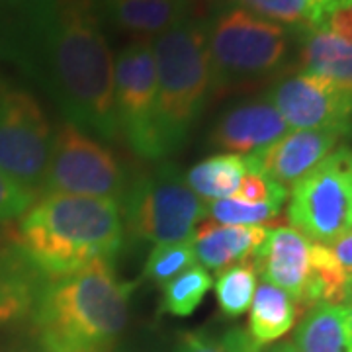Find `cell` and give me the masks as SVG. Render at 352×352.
<instances>
[{
    "label": "cell",
    "instance_id": "1",
    "mask_svg": "<svg viewBox=\"0 0 352 352\" xmlns=\"http://www.w3.org/2000/svg\"><path fill=\"white\" fill-rule=\"evenodd\" d=\"M12 51L69 124L113 141V57L98 0H18Z\"/></svg>",
    "mask_w": 352,
    "mask_h": 352
},
{
    "label": "cell",
    "instance_id": "2",
    "mask_svg": "<svg viewBox=\"0 0 352 352\" xmlns=\"http://www.w3.org/2000/svg\"><path fill=\"white\" fill-rule=\"evenodd\" d=\"M124 237L118 200L47 194L22 215L14 245L50 282L100 261L112 263Z\"/></svg>",
    "mask_w": 352,
    "mask_h": 352
},
{
    "label": "cell",
    "instance_id": "3",
    "mask_svg": "<svg viewBox=\"0 0 352 352\" xmlns=\"http://www.w3.org/2000/svg\"><path fill=\"white\" fill-rule=\"evenodd\" d=\"M133 289L108 261L45 282L32 309L39 344L45 352L112 351L126 331Z\"/></svg>",
    "mask_w": 352,
    "mask_h": 352
},
{
    "label": "cell",
    "instance_id": "4",
    "mask_svg": "<svg viewBox=\"0 0 352 352\" xmlns=\"http://www.w3.org/2000/svg\"><path fill=\"white\" fill-rule=\"evenodd\" d=\"M157 67V135L164 157L184 145L214 94L206 22L194 16L151 39Z\"/></svg>",
    "mask_w": 352,
    "mask_h": 352
},
{
    "label": "cell",
    "instance_id": "5",
    "mask_svg": "<svg viewBox=\"0 0 352 352\" xmlns=\"http://www.w3.org/2000/svg\"><path fill=\"white\" fill-rule=\"evenodd\" d=\"M214 94L256 85L278 73L292 50L289 30L249 10L223 4L206 22Z\"/></svg>",
    "mask_w": 352,
    "mask_h": 352
},
{
    "label": "cell",
    "instance_id": "6",
    "mask_svg": "<svg viewBox=\"0 0 352 352\" xmlns=\"http://www.w3.org/2000/svg\"><path fill=\"white\" fill-rule=\"evenodd\" d=\"M120 204L129 235L155 245L192 241L210 215V204L190 190L184 175L170 163L133 180Z\"/></svg>",
    "mask_w": 352,
    "mask_h": 352
},
{
    "label": "cell",
    "instance_id": "7",
    "mask_svg": "<svg viewBox=\"0 0 352 352\" xmlns=\"http://www.w3.org/2000/svg\"><path fill=\"white\" fill-rule=\"evenodd\" d=\"M288 219L305 239L333 245L352 231V149L340 145L289 192Z\"/></svg>",
    "mask_w": 352,
    "mask_h": 352
},
{
    "label": "cell",
    "instance_id": "8",
    "mask_svg": "<svg viewBox=\"0 0 352 352\" xmlns=\"http://www.w3.org/2000/svg\"><path fill=\"white\" fill-rule=\"evenodd\" d=\"M51 143L50 122L38 100L0 85V170L34 198L45 182Z\"/></svg>",
    "mask_w": 352,
    "mask_h": 352
},
{
    "label": "cell",
    "instance_id": "9",
    "mask_svg": "<svg viewBox=\"0 0 352 352\" xmlns=\"http://www.w3.org/2000/svg\"><path fill=\"white\" fill-rule=\"evenodd\" d=\"M126 173L113 153L87 131L65 122L53 135L41 196L71 194L122 200Z\"/></svg>",
    "mask_w": 352,
    "mask_h": 352
},
{
    "label": "cell",
    "instance_id": "10",
    "mask_svg": "<svg viewBox=\"0 0 352 352\" xmlns=\"http://www.w3.org/2000/svg\"><path fill=\"white\" fill-rule=\"evenodd\" d=\"M157 67L151 39H135L113 63V110L120 135L141 159L161 161L157 135Z\"/></svg>",
    "mask_w": 352,
    "mask_h": 352
},
{
    "label": "cell",
    "instance_id": "11",
    "mask_svg": "<svg viewBox=\"0 0 352 352\" xmlns=\"http://www.w3.org/2000/svg\"><path fill=\"white\" fill-rule=\"evenodd\" d=\"M289 129H327L346 135L352 127V92L327 78L298 73L278 80L264 96Z\"/></svg>",
    "mask_w": 352,
    "mask_h": 352
},
{
    "label": "cell",
    "instance_id": "12",
    "mask_svg": "<svg viewBox=\"0 0 352 352\" xmlns=\"http://www.w3.org/2000/svg\"><path fill=\"white\" fill-rule=\"evenodd\" d=\"M340 138V133L327 129H289L270 147L245 155V163L247 168L258 170L288 188L321 163Z\"/></svg>",
    "mask_w": 352,
    "mask_h": 352
},
{
    "label": "cell",
    "instance_id": "13",
    "mask_svg": "<svg viewBox=\"0 0 352 352\" xmlns=\"http://www.w3.org/2000/svg\"><path fill=\"white\" fill-rule=\"evenodd\" d=\"M288 131L276 108L261 98L235 104L221 113L210 133V143L215 149L251 155L270 147Z\"/></svg>",
    "mask_w": 352,
    "mask_h": 352
},
{
    "label": "cell",
    "instance_id": "14",
    "mask_svg": "<svg viewBox=\"0 0 352 352\" xmlns=\"http://www.w3.org/2000/svg\"><path fill=\"white\" fill-rule=\"evenodd\" d=\"M309 245L311 241L294 227H276L268 231L263 249L252 261L256 274L266 284L284 289L298 307L309 274Z\"/></svg>",
    "mask_w": 352,
    "mask_h": 352
},
{
    "label": "cell",
    "instance_id": "15",
    "mask_svg": "<svg viewBox=\"0 0 352 352\" xmlns=\"http://www.w3.org/2000/svg\"><path fill=\"white\" fill-rule=\"evenodd\" d=\"M268 231L263 226H219L215 221H204L192 237L196 261L201 268L215 272L235 264L252 263L263 249Z\"/></svg>",
    "mask_w": 352,
    "mask_h": 352
},
{
    "label": "cell",
    "instance_id": "16",
    "mask_svg": "<svg viewBox=\"0 0 352 352\" xmlns=\"http://www.w3.org/2000/svg\"><path fill=\"white\" fill-rule=\"evenodd\" d=\"M104 20L120 32L153 39L190 18L192 0H98Z\"/></svg>",
    "mask_w": 352,
    "mask_h": 352
},
{
    "label": "cell",
    "instance_id": "17",
    "mask_svg": "<svg viewBox=\"0 0 352 352\" xmlns=\"http://www.w3.org/2000/svg\"><path fill=\"white\" fill-rule=\"evenodd\" d=\"M45 282L16 245L0 249V325L32 314Z\"/></svg>",
    "mask_w": 352,
    "mask_h": 352
},
{
    "label": "cell",
    "instance_id": "18",
    "mask_svg": "<svg viewBox=\"0 0 352 352\" xmlns=\"http://www.w3.org/2000/svg\"><path fill=\"white\" fill-rule=\"evenodd\" d=\"M300 63V73L327 78L329 82L352 92V43L335 38L321 28L303 30Z\"/></svg>",
    "mask_w": 352,
    "mask_h": 352
},
{
    "label": "cell",
    "instance_id": "19",
    "mask_svg": "<svg viewBox=\"0 0 352 352\" xmlns=\"http://www.w3.org/2000/svg\"><path fill=\"white\" fill-rule=\"evenodd\" d=\"M294 344L302 352H352V327L344 305L311 307L294 333Z\"/></svg>",
    "mask_w": 352,
    "mask_h": 352
},
{
    "label": "cell",
    "instance_id": "20",
    "mask_svg": "<svg viewBox=\"0 0 352 352\" xmlns=\"http://www.w3.org/2000/svg\"><path fill=\"white\" fill-rule=\"evenodd\" d=\"M296 317L298 305L284 289L266 282L256 284L249 307L247 331L258 346L282 339L294 327Z\"/></svg>",
    "mask_w": 352,
    "mask_h": 352
},
{
    "label": "cell",
    "instance_id": "21",
    "mask_svg": "<svg viewBox=\"0 0 352 352\" xmlns=\"http://www.w3.org/2000/svg\"><path fill=\"white\" fill-rule=\"evenodd\" d=\"M247 173L245 155L223 153L210 157L201 163L194 164L184 175L190 190L201 200L215 201L233 198L239 190L241 180Z\"/></svg>",
    "mask_w": 352,
    "mask_h": 352
},
{
    "label": "cell",
    "instance_id": "22",
    "mask_svg": "<svg viewBox=\"0 0 352 352\" xmlns=\"http://www.w3.org/2000/svg\"><path fill=\"white\" fill-rule=\"evenodd\" d=\"M349 274L340 266L331 247L311 243L309 245V274L300 302V311L305 307H315L319 303H335L346 300Z\"/></svg>",
    "mask_w": 352,
    "mask_h": 352
},
{
    "label": "cell",
    "instance_id": "23",
    "mask_svg": "<svg viewBox=\"0 0 352 352\" xmlns=\"http://www.w3.org/2000/svg\"><path fill=\"white\" fill-rule=\"evenodd\" d=\"M229 4L241 6L254 16L268 22L294 28V30H315L321 28L323 8L315 0H227Z\"/></svg>",
    "mask_w": 352,
    "mask_h": 352
},
{
    "label": "cell",
    "instance_id": "24",
    "mask_svg": "<svg viewBox=\"0 0 352 352\" xmlns=\"http://www.w3.org/2000/svg\"><path fill=\"white\" fill-rule=\"evenodd\" d=\"M212 286L214 280L210 272L201 268L200 264H194L192 268L164 284L161 311L175 317H188L198 309Z\"/></svg>",
    "mask_w": 352,
    "mask_h": 352
},
{
    "label": "cell",
    "instance_id": "25",
    "mask_svg": "<svg viewBox=\"0 0 352 352\" xmlns=\"http://www.w3.org/2000/svg\"><path fill=\"white\" fill-rule=\"evenodd\" d=\"M256 268L252 263H243L219 270L215 278V296L221 314L237 319L251 307L256 289Z\"/></svg>",
    "mask_w": 352,
    "mask_h": 352
},
{
    "label": "cell",
    "instance_id": "26",
    "mask_svg": "<svg viewBox=\"0 0 352 352\" xmlns=\"http://www.w3.org/2000/svg\"><path fill=\"white\" fill-rule=\"evenodd\" d=\"M194 264H196V252L192 241L155 245V249L149 252L147 263L143 266V276L159 286H164L166 282L192 268Z\"/></svg>",
    "mask_w": 352,
    "mask_h": 352
},
{
    "label": "cell",
    "instance_id": "27",
    "mask_svg": "<svg viewBox=\"0 0 352 352\" xmlns=\"http://www.w3.org/2000/svg\"><path fill=\"white\" fill-rule=\"evenodd\" d=\"M210 215L219 226H263L280 214V206L274 204H249V201L226 198L208 201Z\"/></svg>",
    "mask_w": 352,
    "mask_h": 352
},
{
    "label": "cell",
    "instance_id": "28",
    "mask_svg": "<svg viewBox=\"0 0 352 352\" xmlns=\"http://www.w3.org/2000/svg\"><path fill=\"white\" fill-rule=\"evenodd\" d=\"M289 192L282 184L274 182L258 170L247 168V173L241 180L239 190L235 192V200L249 201V204H274V206H284L288 200Z\"/></svg>",
    "mask_w": 352,
    "mask_h": 352
},
{
    "label": "cell",
    "instance_id": "29",
    "mask_svg": "<svg viewBox=\"0 0 352 352\" xmlns=\"http://www.w3.org/2000/svg\"><path fill=\"white\" fill-rule=\"evenodd\" d=\"M34 201L36 198L32 194H28L18 184H14L12 180L0 170V221H8V219L24 215L34 206Z\"/></svg>",
    "mask_w": 352,
    "mask_h": 352
},
{
    "label": "cell",
    "instance_id": "30",
    "mask_svg": "<svg viewBox=\"0 0 352 352\" xmlns=\"http://www.w3.org/2000/svg\"><path fill=\"white\" fill-rule=\"evenodd\" d=\"M321 30L352 43V0H335L323 14Z\"/></svg>",
    "mask_w": 352,
    "mask_h": 352
},
{
    "label": "cell",
    "instance_id": "31",
    "mask_svg": "<svg viewBox=\"0 0 352 352\" xmlns=\"http://www.w3.org/2000/svg\"><path fill=\"white\" fill-rule=\"evenodd\" d=\"M176 352H223V349L200 333H184L176 344Z\"/></svg>",
    "mask_w": 352,
    "mask_h": 352
},
{
    "label": "cell",
    "instance_id": "32",
    "mask_svg": "<svg viewBox=\"0 0 352 352\" xmlns=\"http://www.w3.org/2000/svg\"><path fill=\"white\" fill-rule=\"evenodd\" d=\"M333 254L337 256V261L340 263V266L344 268V272L352 276V231L342 235L340 239H337L333 245H329Z\"/></svg>",
    "mask_w": 352,
    "mask_h": 352
},
{
    "label": "cell",
    "instance_id": "33",
    "mask_svg": "<svg viewBox=\"0 0 352 352\" xmlns=\"http://www.w3.org/2000/svg\"><path fill=\"white\" fill-rule=\"evenodd\" d=\"M264 352H302L294 342H278V344H274V346H270V349H266Z\"/></svg>",
    "mask_w": 352,
    "mask_h": 352
},
{
    "label": "cell",
    "instance_id": "34",
    "mask_svg": "<svg viewBox=\"0 0 352 352\" xmlns=\"http://www.w3.org/2000/svg\"><path fill=\"white\" fill-rule=\"evenodd\" d=\"M194 2V0H192ZM198 2H201V4H212V6H215V8H219V6H223V4H227V0H198Z\"/></svg>",
    "mask_w": 352,
    "mask_h": 352
},
{
    "label": "cell",
    "instance_id": "35",
    "mask_svg": "<svg viewBox=\"0 0 352 352\" xmlns=\"http://www.w3.org/2000/svg\"><path fill=\"white\" fill-rule=\"evenodd\" d=\"M346 303L352 302V276H349V282H346Z\"/></svg>",
    "mask_w": 352,
    "mask_h": 352
},
{
    "label": "cell",
    "instance_id": "36",
    "mask_svg": "<svg viewBox=\"0 0 352 352\" xmlns=\"http://www.w3.org/2000/svg\"><path fill=\"white\" fill-rule=\"evenodd\" d=\"M315 2H317V4H319V6L323 8V12H325V10H327L329 6H331V4H333L335 0H315Z\"/></svg>",
    "mask_w": 352,
    "mask_h": 352
},
{
    "label": "cell",
    "instance_id": "37",
    "mask_svg": "<svg viewBox=\"0 0 352 352\" xmlns=\"http://www.w3.org/2000/svg\"><path fill=\"white\" fill-rule=\"evenodd\" d=\"M344 309H346V317H349V321H351V327H352V302L346 303V305H344Z\"/></svg>",
    "mask_w": 352,
    "mask_h": 352
},
{
    "label": "cell",
    "instance_id": "38",
    "mask_svg": "<svg viewBox=\"0 0 352 352\" xmlns=\"http://www.w3.org/2000/svg\"><path fill=\"white\" fill-rule=\"evenodd\" d=\"M108 352H139V351H129V349H120V346H113L112 351Z\"/></svg>",
    "mask_w": 352,
    "mask_h": 352
}]
</instances>
